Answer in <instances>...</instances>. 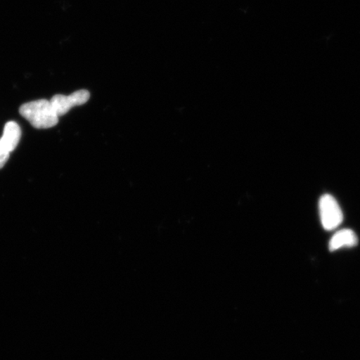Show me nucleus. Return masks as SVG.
Returning <instances> with one entry per match:
<instances>
[{
  "instance_id": "obj_2",
  "label": "nucleus",
  "mask_w": 360,
  "mask_h": 360,
  "mask_svg": "<svg viewBox=\"0 0 360 360\" xmlns=\"http://www.w3.org/2000/svg\"><path fill=\"white\" fill-rule=\"evenodd\" d=\"M319 214L323 229L328 231L339 227L343 222V212L337 200L328 193L319 200Z\"/></svg>"
},
{
  "instance_id": "obj_5",
  "label": "nucleus",
  "mask_w": 360,
  "mask_h": 360,
  "mask_svg": "<svg viewBox=\"0 0 360 360\" xmlns=\"http://www.w3.org/2000/svg\"><path fill=\"white\" fill-rule=\"evenodd\" d=\"M358 244V238L351 229H345L337 232L331 238L328 248L330 251H336L343 247H354Z\"/></svg>"
},
{
  "instance_id": "obj_3",
  "label": "nucleus",
  "mask_w": 360,
  "mask_h": 360,
  "mask_svg": "<svg viewBox=\"0 0 360 360\" xmlns=\"http://www.w3.org/2000/svg\"><path fill=\"white\" fill-rule=\"evenodd\" d=\"M90 98L88 90L81 89L66 96L63 94H56L51 100L53 109L58 117L65 115L72 108L84 105Z\"/></svg>"
},
{
  "instance_id": "obj_4",
  "label": "nucleus",
  "mask_w": 360,
  "mask_h": 360,
  "mask_svg": "<svg viewBox=\"0 0 360 360\" xmlns=\"http://www.w3.org/2000/svg\"><path fill=\"white\" fill-rule=\"evenodd\" d=\"M21 138V129L20 125L13 121L8 122L4 126V134L0 142L6 150L11 153L15 150L18 145H19Z\"/></svg>"
},
{
  "instance_id": "obj_6",
  "label": "nucleus",
  "mask_w": 360,
  "mask_h": 360,
  "mask_svg": "<svg viewBox=\"0 0 360 360\" xmlns=\"http://www.w3.org/2000/svg\"><path fill=\"white\" fill-rule=\"evenodd\" d=\"M11 153L8 152L6 148L0 142V169H2L7 163L8 158H10Z\"/></svg>"
},
{
  "instance_id": "obj_1",
  "label": "nucleus",
  "mask_w": 360,
  "mask_h": 360,
  "mask_svg": "<svg viewBox=\"0 0 360 360\" xmlns=\"http://www.w3.org/2000/svg\"><path fill=\"white\" fill-rule=\"evenodd\" d=\"M20 115L36 129H49L56 126L58 118L51 101L39 100L25 103L20 108Z\"/></svg>"
}]
</instances>
